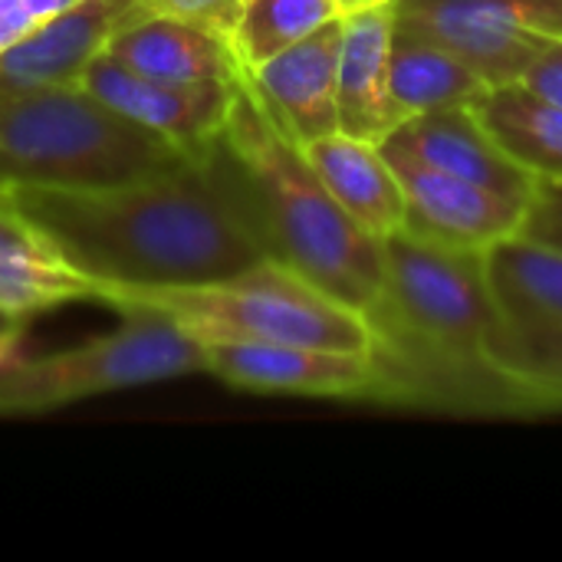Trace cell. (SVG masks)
<instances>
[{
	"label": "cell",
	"instance_id": "25",
	"mask_svg": "<svg viewBox=\"0 0 562 562\" xmlns=\"http://www.w3.org/2000/svg\"><path fill=\"white\" fill-rule=\"evenodd\" d=\"M244 0H145L148 13H165V16H181L204 23L217 33H231Z\"/></svg>",
	"mask_w": 562,
	"mask_h": 562
},
{
	"label": "cell",
	"instance_id": "4",
	"mask_svg": "<svg viewBox=\"0 0 562 562\" xmlns=\"http://www.w3.org/2000/svg\"><path fill=\"white\" fill-rule=\"evenodd\" d=\"M188 161L86 86L0 89V184L102 191Z\"/></svg>",
	"mask_w": 562,
	"mask_h": 562
},
{
	"label": "cell",
	"instance_id": "28",
	"mask_svg": "<svg viewBox=\"0 0 562 562\" xmlns=\"http://www.w3.org/2000/svg\"><path fill=\"white\" fill-rule=\"evenodd\" d=\"M13 221H20V214H16V207H13L10 191L0 184V227H7V224H13Z\"/></svg>",
	"mask_w": 562,
	"mask_h": 562
},
{
	"label": "cell",
	"instance_id": "19",
	"mask_svg": "<svg viewBox=\"0 0 562 562\" xmlns=\"http://www.w3.org/2000/svg\"><path fill=\"white\" fill-rule=\"evenodd\" d=\"M487 89H491V82L474 66H468L448 46H441L395 20L392 102H395L398 125L422 112H435V109H448V105H471Z\"/></svg>",
	"mask_w": 562,
	"mask_h": 562
},
{
	"label": "cell",
	"instance_id": "29",
	"mask_svg": "<svg viewBox=\"0 0 562 562\" xmlns=\"http://www.w3.org/2000/svg\"><path fill=\"white\" fill-rule=\"evenodd\" d=\"M346 13L349 10H362V7H372V3H389V0H336Z\"/></svg>",
	"mask_w": 562,
	"mask_h": 562
},
{
	"label": "cell",
	"instance_id": "21",
	"mask_svg": "<svg viewBox=\"0 0 562 562\" xmlns=\"http://www.w3.org/2000/svg\"><path fill=\"white\" fill-rule=\"evenodd\" d=\"M339 13L346 10L336 0H244L227 40L240 66L250 72Z\"/></svg>",
	"mask_w": 562,
	"mask_h": 562
},
{
	"label": "cell",
	"instance_id": "3",
	"mask_svg": "<svg viewBox=\"0 0 562 562\" xmlns=\"http://www.w3.org/2000/svg\"><path fill=\"white\" fill-rule=\"evenodd\" d=\"M211 158L270 260L366 316L379 306L385 290L382 240L336 204L247 72L237 76L231 115Z\"/></svg>",
	"mask_w": 562,
	"mask_h": 562
},
{
	"label": "cell",
	"instance_id": "30",
	"mask_svg": "<svg viewBox=\"0 0 562 562\" xmlns=\"http://www.w3.org/2000/svg\"><path fill=\"white\" fill-rule=\"evenodd\" d=\"M16 326H23L20 319H13V316H7V313H0V336H7L10 329H16Z\"/></svg>",
	"mask_w": 562,
	"mask_h": 562
},
{
	"label": "cell",
	"instance_id": "1",
	"mask_svg": "<svg viewBox=\"0 0 562 562\" xmlns=\"http://www.w3.org/2000/svg\"><path fill=\"white\" fill-rule=\"evenodd\" d=\"M7 191L23 224L95 286H207L270 260L211 151L102 191Z\"/></svg>",
	"mask_w": 562,
	"mask_h": 562
},
{
	"label": "cell",
	"instance_id": "12",
	"mask_svg": "<svg viewBox=\"0 0 562 562\" xmlns=\"http://www.w3.org/2000/svg\"><path fill=\"white\" fill-rule=\"evenodd\" d=\"M382 148L412 155L438 171H448L454 178L474 181L510 198L530 201L540 181L494 142L487 125L477 119L474 105H448L405 119L382 142Z\"/></svg>",
	"mask_w": 562,
	"mask_h": 562
},
{
	"label": "cell",
	"instance_id": "9",
	"mask_svg": "<svg viewBox=\"0 0 562 562\" xmlns=\"http://www.w3.org/2000/svg\"><path fill=\"white\" fill-rule=\"evenodd\" d=\"M382 151L405 191V231L458 250H487L497 240L520 234L530 207L527 198L481 188L402 151Z\"/></svg>",
	"mask_w": 562,
	"mask_h": 562
},
{
	"label": "cell",
	"instance_id": "23",
	"mask_svg": "<svg viewBox=\"0 0 562 562\" xmlns=\"http://www.w3.org/2000/svg\"><path fill=\"white\" fill-rule=\"evenodd\" d=\"M76 0H0V53L23 43Z\"/></svg>",
	"mask_w": 562,
	"mask_h": 562
},
{
	"label": "cell",
	"instance_id": "15",
	"mask_svg": "<svg viewBox=\"0 0 562 562\" xmlns=\"http://www.w3.org/2000/svg\"><path fill=\"white\" fill-rule=\"evenodd\" d=\"M303 155L336 198V204L375 240L395 234L405 224L402 181L375 142L333 132L303 145Z\"/></svg>",
	"mask_w": 562,
	"mask_h": 562
},
{
	"label": "cell",
	"instance_id": "8",
	"mask_svg": "<svg viewBox=\"0 0 562 562\" xmlns=\"http://www.w3.org/2000/svg\"><path fill=\"white\" fill-rule=\"evenodd\" d=\"M207 375L237 392L306 395V398H379L372 356L290 346V342H204Z\"/></svg>",
	"mask_w": 562,
	"mask_h": 562
},
{
	"label": "cell",
	"instance_id": "20",
	"mask_svg": "<svg viewBox=\"0 0 562 562\" xmlns=\"http://www.w3.org/2000/svg\"><path fill=\"white\" fill-rule=\"evenodd\" d=\"M494 142L533 178H562V105L524 82L491 86L471 102Z\"/></svg>",
	"mask_w": 562,
	"mask_h": 562
},
{
	"label": "cell",
	"instance_id": "26",
	"mask_svg": "<svg viewBox=\"0 0 562 562\" xmlns=\"http://www.w3.org/2000/svg\"><path fill=\"white\" fill-rule=\"evenodd\" d=\"M524 86H530L533 92L553 99L562 105V40H553L524 72L520 79Z\"/></svg>",
	"mask_w": 562,
	"mask_h": 562
},
{
	"label": "cell",
	"instance_id": "22",
	"mask_svg": "<svg viewBox=\"0 0 562 562\" xmlns=\"http://www.w3.org/2000/svg\"><path fill=\"white\" fill-rule=\"evenodd\" d=\"M487 359L517 385L530 418L562 412V333H510L507 326L487 349Z\"/></svg>",
	"mask_w": 562,
	"mask_h": 562
},
{
	"label": "cell",
	"instance_id": "5",
	"mask_svg": "<svg viewBox=\"0 0 562 562\" xmlns=\"http://www.w3.org/2000/svg\"><path fill=\"white\" fill-rule=\"evenodd\" d=\"M95 303L171 316L201 342H290L372 356L375 329L366 313L329 296L277 260L207 286H99Z\"/></svg>",
	"mask_w": 562,
	"mask_h": 562
},
{
	"label": "cell",
	"instance_id": "10",
	"mask_svg": "<svg viewBox=\"0 0 562 562\" xmlns=\"http://www.w3.org/2000/svg\"><path fill=\"white\" fill-rule=\"evenodd\" d=\"M346 13L313 30L296 46L244 69L277 125L303 148L339 132V49Z\"/></svg>",
	"mask_w": 562,
	"mask_h": 562
},
{
	"label": "cell",
	"instance_id": "6",
	"mask_svg": "<svg viewBox=\"0 0 562 562\" xmlns=\"http://www.w3.org/2000/svg\"><path fill=\"white\" fill-rule=\"evenodd\" d=\"M122 326L76 349L26 356L0 382V415H40L86 398L207 372L204 342L171 316L122 313Z\"/></svg>",
	"mask_w": 562,
	"mask_h": 562
},
{
	"label": "cell",
	"instance_id": "11",
	"mask_svg": "<svg viewBox=\"0 0 562 562\" xmlns=\"http://www.w3.org/2000/svg\"><path fill=\"white\" fill-rule=\"evenodd\" d=\"M145 13V0H76L23 43L0 53V89L76 86L112 36Z\"/></svg>",
	"mask_w": 562,
	"mask_h": 562
},
{
	"label": "cell",
	"instance_id": "24",
	"mask_svg": "<svg viewBox=\"0 0 562 562\" xmlns=\"http://www.w3.org/2000/svg\"><path fill=\"white\" fill-rule=\"evenodd\" d=\"M520 234L562 250V178L560 181H537V191L530 198Z\"/></svg>",
	"mask_w": 562,
	"mask_h": 562
},
{
	"label": "cell",
	"instance_id": "7",
	"mask_svg": "<svg viewBox=\"0 0 562 562\" xmlns=\"http://www.w3.org/2000/svg\"><path fill=\"white\" fill-rule=\"evenodd\" d=\"M244 72V69H240ZM79 86H86L92 95H99L105 105L122 112L128 122L155 132L168 145H175L188 158H204L214 142L221 138L234 86L231 82H168L142 76L109 53L95 56L89 69L82 72Z\"/></svg>",
	"mask_w": 562,
	"mask_h": 562
},
{
	"label": "cell",
	"instance_id": "14",
	"mask_svg": "<svg viewBox=\"0 0 562 562\" xmlns=\"http://www.w3.org/2000/svg\"><path fill=\"white\" fill-rule=\"evenodd\" d=\"M105 53L142 76L168 82H231L244 69L224 33L165 13L132 20L112 36Z\"/></svg>",
	"mask_w": 562,
	"mask_h": 562
},
{
	"label": "cell",
	"instance_id": "16",
	"mask_svg": "<svg viewBox=\"0 0 562 562\" xmlns=\"http://www.w3.org/2000/svg\"><path fill=\"white\" fill-rule=\"evenodd\" d=\"M395 20L448 46L454 56L474 66L491 86L520 82L530 63L553 43L484 20L461 7L458 0H395Z\"/></svg>",
	"mask_w": 562,
	"mask_h": 562
},
{
	"label": "cell",
	"instance_id": "27",
	"mask_svg": "<svg viewBox=\"0 0 562 562\" xmlns=\"http://www.w3.org/2000/svg\"><path fill=\"white\" fill-rule=\"evenodd\" d=\"M26 359V339H23V326L10 329L7 336H0V382Z\"/></svg>",
	"mask_w": 562,
	"mask_h": 562
},
{
	"label": "cell",
	"instance_id": "2",
	"mask_svg": "<svg viewBox=\"0 0 562 562\" xmlns=\"http://www.w3.org/2000/svg\"><path fill=\"white\" fill-rule=\"evenodd\" d=\"M385 290L375 329V405L458 415H530L517 385L487 359L504 329L484 250H458L405 227L382 237Z\"/></svg>",
	"mask_w": 562,
	"mask_h": 562
},
{
	"label": "cell",
	"instance_id": "17",
	"mask_svg": "<svg viewBox=\"0 0 562 562\" xmlns=\"http://www.w3.org/2000/svg\"><path fill=\"white\" fill-rule=\"evenodd\" d=\"M484 273L510 333H562V250L514 234L484 250Z\"/></svg>",
	"mask_w": 562,
	"mask_h": 562
},
{
	"label": "cell",
	"instance_id": "18",
	"mask_svg": "<svg viewBox=\"0 0 562 562\" xmlns=\"http://www.w3.org/2000/svg\"><path fill=\"white\" fill-rule=\"evenodd\" d=\"M99 286L20 221L0 227V313L26 319L66 303L95 300Z\"/></svg>",
	"mask_w": 562,
	"mask_h": 562
},
{
	"label": "cell",
	"instance_id": "13",
	"mask_svg": "<svg viewBox=\"0 0 562 562\" xmlns=\"http://www.w3.org/2000/svg\"><path fill=\"white\" fill-rule=\"evenodd\" d=\"M395 0L346 13L339 49V132L382 145L395 125L392 102Z\"/></svg>",
	"mask_w": 562,
	"mask_h": 562
}]
</instances>
